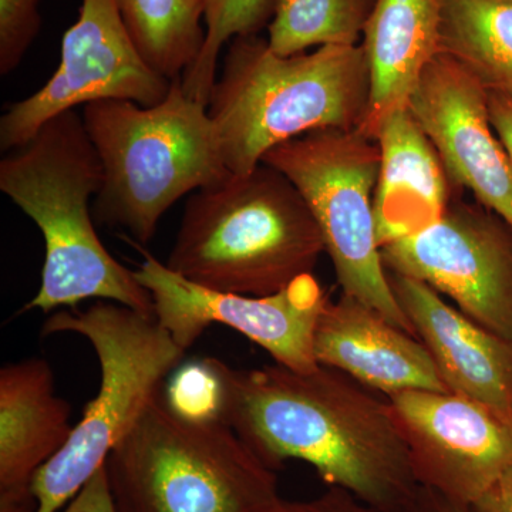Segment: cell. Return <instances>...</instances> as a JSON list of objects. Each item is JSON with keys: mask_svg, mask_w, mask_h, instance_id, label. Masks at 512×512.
<instances>
[{"mask_svg": "<svg viewBox=\"0 0 512 512\" xmlns=\"http://www.w3.org/2000/svg\"><path fill=\"white\" fill-rule=\"evenodd\" d=\"M220 383V419L276 470L311 464L329 487L377 512H407L420 485L387 399L328 366L232 369L208 359Z\"/></svg>", "mask_w": 512, "mask_h": 512, "instance_id": "cell-1", "label": "cell"}, {"mask_svg": "<svg viewBox=\"0 0 512 512\" xmlns=\"http://www.w3.org/2000/svg\"><path fill=\"white\" fill-rule=\"evenodd\" d=\"M99 154L82 114H60L0 160V190L42 232L45 265L26 309L45 313L103 299L154 315L150 292L101 244L92 200L103 187Z\"/></svg>", "mask_w": 512, "mask_h": 512, "instance_id": "cell-2", "label": "cell"}, {"mask_svg": "<svg viewBox=\"0 0 512 512\" xmlns=\"http://www.w3.org/2000/svg\"><path fill=\"white\" fill-rule=\"evenodd\" d=\"M370 97L362 45L281 56L258 35L229 42L208 99L228 170L252 173L272 148L326 128L362 126Z\"/></svg>", "mask_w": 512, "mask_h": 512, "instance_id": "cell-3", "label": "cell"}, {"mask_svg": "<svg viewBox=\"0 0 512 512\" xmlns=\"http://www.w3.org/2000/svg\"><path fill=\"white\" fill-rule=\"evenodd\" d=\"M323 252L301 192L262 163L190 195L165 265L212 291L269 296L313 274Z\"/></svg>", "mask_w": 512, "mask_h": 512, "instance_id": "cell-4", "label": "cell"}, {"mask_svg": "<svg viewBox=\"0 0 512 512\" xmlns=\"http://www.w3.org/2000/svg\"><path fill=\"white\" fill-rule=\"evenodd\" d=\"M82 119L104 173L94 221L124 229L138 245L154 238L180 198L234 175L208 106L191 99L181 79L156 106L94 101L83 107Z\"/></svg>", "mask_w": 512, "mask_h": 512, "instance_id": "cell-5", "label": "cell"}, {"mask_svg": "<svg viewBox=\"0 0 512 512\" xmlns=\"http://www.w3.org/2000/svg\"><path fill=\"white\" fill-rule=\"evenodd\" d=\"M104 467L117 512H265L281 500L274 468L237 431L185 416L161 390Z\"/></svg>", "mask_w": 512, "mask_h": 512, "instance_id": "cell-6", "label": "cell"}, {"mask_svg": "<svg viewBox=\"0 0 512 512\" xmlns=\"http://www.w3.org/2000/svg\"><path fill=\"white\" fill-rule=\"evenodd\" d=\"M72 332L92 343L99 357V393L84 407L66 446L32 481L35 512H59L106 463L140 419L185 350L156 315L101 301L84 312L50 316L43 333Z\"/></svg>", "mask_w": 512, "mask_h": 512, "instance_id": "cell-7", "label": "cell"}, {"mask_svg": "<svg viewBox=\"0 0 512 512\" xmlns=\"http://www.w3.org/2000/svg\"><path fill=\"white\" fill-rule=\"evenodd\" d=\"M262 163L284 174L301 192L342 293L414 335L389 284L376 237L377 141L357 128H326L272 148Z\"/></svg>", "mask_w": 512, "mask_h": 512, "instance_id": "cell-8", "label": "cell"}, {"mask_svg": "<svg viewBox=\"0 0 512 512\" xmlns=\"http://www.w3.org/2000/svg\"><path fill=\"white\" fill-rule=\"evenodd\" d=\"M380 254L387 272L424 282L468 319L512 339V227L494 211L460 195L439 221Z\"/></svg>", "mask_w": 512, "mask_h": 512, "instance_id": "cell-9", "label": "cell"}, {"mask_svg": "<svg viewBox=\"0 0 512 512\" xmlns=\"http://www.w3.org/2000/svg\"><path fill=\"white\" fill-rule=\"evenodd\" d=\"M173 82L141 56L116 0H82L79 19L66 30L55 74L28 99L16 101L0 119V148L16 150L47 121L94 101L126 100L153 107Z\"/></svg>", "mask_w": 512, "mask_h": 512, "instance_id": "cell-10", "label": "cell"}, {"mask_svg": "<svg viewBox=\"0 0 512 512\" xmlns=\"http://www.w3.org/2000/svg\"><path fill=\"white\" fill-rule=\"evenodd\" d=\"M143 255L134 274L150 292L158 322L181 349H190L208 326L218 323L261 346L276 365L295 372L319 366L315 332L329 296L313 274L295 279L274 295H238L192 284L153 255Z\"/></svg>", "mask_w": 512, "mask_h": 512, "instance_id": "cell-11", "label": "cell"}, {"mask_svg": "<svg viewBox=\"0 0 512 512\" xmlns=\"http://www.w3.org/2000/svg\"><path fill=\"white\" fill-rule=\"evenodd\" d=\"M387 400L420 487L473 507L512 470V423L487 407L427 390Z\"/></svg>", "mask_w": 512, "mask_h": 512, "instance_id": "cell-12", "label": "cell"}, {"mask_svg": "<svg viewBox=\"0 0 512 512\" xmlns=\"http://www.w3.org/2000/svg\"><path fill=\"white\" fill-rule=\"evenodd\" d=\"M409 110L436 148L451 183L512 227V161L495 133L488 93L446 53H437L410 97Z\"/></svg>", "mask_w": 512, "mask_h": 512, "instance_id": "cell-13", "label": "cell"}, {"mask_svg": "<svg viewBox=\"0 0 512 512\" xmlns=\"http://www.w3.org/2000/svg\"><path fill=\"white\" fill-rule=\"evenodd\" d=\"M387 278L447 392L512 423V339L468 319L424 282L393 272H387Z\"/></svg>", "mask_w": 512, "mask_h": 512, "instance_id": "cell-14", "label": "cell"}, {"mask_svg": "<svg viewBox=\"0 0 512 512\" xmlns=\"http://www.w3.org/2000/svg\"><path fill=\"white\" fill-rule=\"evenodd\" d=\"M315 356L357 383L386 394L447 392L433 357L417 336L353 296L328 299L315 332Z\"/></svg>", "mask_w": 512, "mask_h": 512, "instance_id": "cell-15", "label": "cell"}, {"mask_svg": "<svg viewBox=\"0 0 512 512\" xmlns=\"http://www.w3.org/2000/svg\"><path fill=\"white\" fill-rule=\"evenodd\" d=\"M69 403L57 396L52 367L43 359L0 370V512H35L32 481L59 453L74 427Z\"/></svg>", "mask_w": 512, "mask_h": 512, "instance_id": "cell-16", "label": "cell"}, {"mask_svg": "<svg viewBox=\"0 0 512 512\" xmlns=\"http://www.w3.org/2000/svg\"><path fill=\"white\" fill-rule=\"evenodd\" d=\"M376 141L380 168L373 208L382 248L439 221L463 191L451 183L436 148L409 107L383 121Z\"/></svg>", "mask_w": 512, "mask_h": 512, "instance_id": "cell-17", "label": "cell"}, {"mask_svg": "<svg viewBox=\"0 0 512 512\" xmlns=\"http://www.w3.org/2000/svg\"><path fill=\"white\" fill-rule=\"evenodd\" d=\"M441 0H377L363 33L370 73L362 126L376 140L383 121L409 107L421 74L440 52Z\"/></svg>", "mask_w": 512, "mask_h": 512, "instance_id": "cell-18", "label": "cell"}, {"mask_svg": "<svg viewBox=\"0 0 512 512\" xmlns=\"http://www.w3.org/2000/svg\"><path fill=\"white\" fill-rule=\"evenodd\" d=\"M440 52L512 101V0H441Z\"/></svg>", "mask_w": 512, "mask_h": 512, "instance_id": "cell-19", "label": "cell"}, {"mask_svg": "<svg viewBox=\"0 0 512 512\" xmlns=\"http://www.w3.org/2000/svg\"><path fill=\"white\" fill-rule=\"evenodd\" d=\"M131 39L146 62L174 82L200 56L205 9L197 0H116Z\"/></svg>", "mask_w": 512, "mask_h": 512, "instance_id": "cell-20", "label": "cell"}, {"mask_svg": "<svg viewBox=\"0 0 512 512\" xmlns=\"http://www.w3.org/2000/svg\"><path fill=\"white\" fill-rule=\"evenodd\" d=\"M377 0H276L268 43L281 56L360 45Z\"/></svg>", "mask_w": 512, "mask_h": 512, "instance_id": "cell-21", "label": "cell"}, {"mask_svg": "<svg viewBox=\"0 0 512 512\" xmlns=\"http://www.w3.org/2000/svg\"><path fill=\"white\" fill-rule=\"evenodd\" d=\"M276 0H210L205 9V40L200 56L185 72L183 87L191 99L208 106L217 82L222 47L235 37L258 35L275 15Z\"/></svg>", "mask_w": 512, "mask_h": 512, "instance_id": "cell-22", "label": "cell"}, {"mask_svg": "<svg viewBox=\"0 0 512 512\" xmlns=\"http://www.w3.org/2000/svg\"><path fill=\"white\" fill-rule=\"evenodd\" d=\"M40 0H0V74L22 62L42 28Z\"/></svg>", "mask_w": 512, "mask_h": 512, "instance_id": "cell-23", "label": "cell"}, {"mask_svg": "<svg viewBox=\"0 0 512 512\" xmlns=\"http://www.w3.org/2000/svg\"><path fill=\"white\" fill-rule=\"evenodd\" d=\"M164 394L185 416L220 417V383L208 359L183 367Z\"/></svg>", "mask_w": 512, "mask_h": 512, "instance_id": "cell-24", "label": "cell"}, {"mask_svg": "<svg viewBox=\"0 0 512 512\" xmlns=\"http://www.w3.org/2000/svg\"><path fill=\"white\" fill-rule=\"evenodd\" d=\"M265 512H377L349 491L330 487L326 493L306 501L279 500Z\"/></svg>", "mask_w": 512, "mask_h": 512, "instance_id": "cell-25", "label": "cell"}, {"mask_svg": "<svg viewBox=\"0 0 512 512\" xmlns=\"http://www.w3.org/2000/svg\"><path fill=\"white\" fill-rule=\"evenodd\" d=\"M63 512H117L107 480L106 467H101L84 484L76 497L64 507Z\"/></svg>", "mask_w": 512, "mask_h": 512, "instance_id": "cell-26", "label": "cell"}, {"mask_svg": "<svg viewBox=\"0 0 512 512\" xmlns=\"http://www.w3.org/2000/svg\"><path fill=\"white\" fill-rule=\"evenodd\" d=\"M491 124L512 161V101L488 94Z\"/></svg>", "mask_w": 512, "mask_h": 512, "instance_id": "cell-27", "label": "cell"}, {"mask_svg": "<svg viewBox=\"0 0 512 512\" xmlns=\"http://www.w3.org/2000/svg\"><path fill=\"white\" fill-rule=\"evenodd\" d=\"M471 508L474 512H512V470Z\"/></svg>", "mask_w": 512, "mask_h": 512, "instance_id": "cell-28", "label": "cell"}, {"mask_svg": "<svg viewBox=\"0 0 512 512\" xmlns=\"http://www.w3.org/2000/svg\"><path fill=\"white\" fill-rule=\"evenodd\" d=\"M407 512H474L468 505L456 503L430 488L420 487Z\"/></svg>", "mask_w": 512, "mask_h": 512, "instance_id": "cell-29", "label": "cell"}, {"mask_svg": "<svg viewBox=\"0 0 512 512\" xmlns=\"http://www.w3.org/2000/svg\"><path fill=\"white\" fill-rule=\"evenodd\" d=\"M198 3H200V5L204 6V9H207V5H208V2H210V0H197Z\"/></svg>", "mask_w": 512, "mask_h": 512, "instance_id": "cell-30", "label": "cell"}]
</instances>
